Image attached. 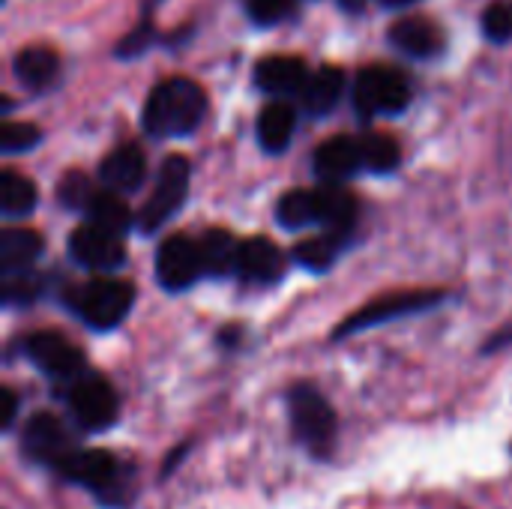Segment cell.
<instances>
[{"mask_svg":"<svg viewBox=\"0 0 512 509\" xmlns=\"http://www.w3.org/2000/svg\"><path fill=\"white\" fill-rule=\"evenodd\" d=\"M207 111V96L192 78H168L153 87L144 105V129L156 138L189 135Z\"/></svg>","mask_w":512,"mask_h":509,"instance_id":"obj_1","label":"cell"},{"mask_svg":"<svg viewBox=\"0 0 512 509\" xmlns=\"http://www.w3.org/2000/svg\"><path fill=\"white\" fill-rule=\"evenodd\" d=\"M54 474L93 492V498L105 507H126L132 492L123 465L105 450H75Z\"/></svg>","mask_w":512,"mask_h":509,"instance_id":"obj_2","label":"cell"},{"mask_svg":"<svg viewBox=\"0 0 512 509\" xmlns=\"http://www.w3.org/2000/svg\"><path fill=\"white\" fill-rule=\"evenodd\" d=\"M291 432L318 459H327L336 441V411L312 384H297L288 393Z\"/></svg>","mask_w":512,"mask_h":509,"instance_id":"obj_3","label":"cell"},{"mask_svg":"<svg viewBox=\"0 0 512 509\" xmlns=\"http://www.w3.org/2000/svg\"><path fill=\"white\" fill-rule=\"evenodd\" d=\"M135 303V288L120 279H96L72 294L78 318L93 330H114L126 321Z\"/></svg>","mask_w":512,"mask_h":509,"instance_id":"obj_4","label":"cell"},{"mask_svg":"<svg viewBox=\"0 0 512 509\" xmlns=\"http://www.w3.org/2000/svg\"><path fill=\"white\" fill-rule=\"evenodd\" d=\"M66 405L75 417V423L87 432H102L117 420V393L114 387L93 372H81L69 381Z\"/></svg>","mask_w":512,"mask_h":509,"instance_id":"obj_5","label":"cell"},{"mask_svg":"<svg viewBox=\"0 0 512 509\" xmlns=\"http://www.w3.org/2000/svg\"><path fill=\"white\" fill-rule=\"evenodd\" d=\"M357 111L366 117L375 114H399L411 102V87L393 66H366L354 87Z\"/></svg>","mask_w":512,"mask_h":509,"instance_id":"obj_6","label":"cell"},{"mask_svg":"<svg viewBox=\"0 0 512 509\" xmlns=\"http://www.w3.org/2000/svg\"><path fill=\"white\" fill-rule=\"evenodd\" d=\"M186 192H189V162L183 156H168L162 162L153 195L147 198V204L138 213V228L156 231L159 225H165L186 201Z\"/></svg>","mask_w":512,"mask_h":509,"instance_id":"obj_7","label":"cell"},{"mask_svg":"<svg viewBox=\"0 0 512 509\" xmlns=\"http://www.w3.org/2000/svg\"><path fill=\"white\" fill-rule=\"evenodd\" d=\"M21 450L30 462L36 465H45L51 471H57L78 447L72 441V435L66 432L63 420L48 414V411H39L33 414L27 423H24V432H21Z\"/></svg>","mask_w":512,"mask_h":509,"instance_id":"obj_8","label":"cell"},{"mask_svg":"<svg viewBox=\"0 0 512 509\" xmlns=\"http://www.w3.org/2000/svg\"><path fill=\"white\" fill-rule=\"evenodd\" d=\"M204 273L201 240L171 234L156 252V279L165 291H186Z\"/></svg>","mask_w":512,"mask_h":509,"instance_id":"obj_9","label":"cell"},{"mask_svg":"<svg viewBox=\"0 0 512 509\" xmlns=\"http://www.w3.org/2000/svg\"><path fill=\"white\" fill-rule=\"evenodd\" d=\"M24 354L39 372H45L54 381H72L84 372V354L72 342H66L60 333H51V330L27 336Z\"/></svg>","mask_w":512,"mask_h":509,"instance_id":"obj_10","label":"cell"},{"mask_svg":"<svg viewBox=\"0 0 512 509\" xmlns=\"http://www.w3.org/2000/svg\"><path fill=\"white\" fill-rule=\"evenodd\" d=\"M69 255L90 270H114L126 258V246L117 231L84 222L69 234Z\"/></svg>","mask_w":512,"mask_h":509,"instance_id":"obj_11","label":"cell"},{"mask_svg":"<svg viewBox=\"0 0 512 509\" xmlns=\"http://www.w3.org/2000/svg\"><path fill=\"white\" fill-rule=\"evenodd\" d=\"M441 300V294H393V297H384V300H375L369 303L366 309L354 312L333 336L336 339H345L357 330H366V327H375V324H384V321H393L399 315H411V312H423L429 306H435Z\"/></svg>","mask_w":512,"mask_h":509,"instance_id":"obj_12","label":"cell"},{"mask_svg":"<svg viewBox=\"0 0 512 509\" xmlns=\"http://www.w3.org/2000/svg\"><path fill=\"white\" fill-rule=\"evenodd\" d=\"M390 42L411 57H435L444 51V33L429 18H402L390 27Z\"/></svg>","mask_w":512,"mask_h":509,"instance_id":"obj_13","label":"cell"},{"mask_svg":"<svg viewBox=\"0 0 512 509\" xmlns=\"http://www.w3.org/2000/svg\"><path fill=\"white\" fill-rule=\"evenodd\" d=\"M360 165H363L360 141L351 138V135L327 138V141L318 147V153H315V171H318V177H324L327 183H339V180L351 177Z\"/></svg>","mask_w":512,"mask_h":509,"instance_id":"obj_14","label":"cell"},{"mask_svg":"<svg viewBox=\"0 0 512 509\" xmlns=\"http://www.w3.org/2000/svg\"><path fill=\"white\" fill-rule=\"evenodd\" d=\"M147 174V159L135 144L117 147L114 153H108L99 165V177L111 192H132L144 183Z\"/></svg>","mask_w":512,"mask_h":509,"instance_id":"obj_15","label":"cell"},{"mask_svg":"<svg viewBox=\"0 0 512 509\" xmlns=\"http://www.w3.org/2000/svg\"><path fill=\"white\" fill-rule=\"evenodd\" d=\"M309 78V69L300 57H285V54H276V57H264L258 66H255V81L258 87H264L267 93L273 96H288V93H297L303 90Z\"/></svg>","mask_w":512,"mask_h":509,"instance_id":"obj_16","label":"cell"},{"mask_svg":"<svg viewBox=\"0 0 512 509\" xmlns=\"http://www.w3.org/2000/svg\"><path fill=\"white\" fill-rule=\"evenodd\" d=\"M285 270V258L279 246L267 237H249L240 246V276L249 282H276Z\"/></svg>","mask_w":512,"mask_h":509,"instance_id":"obj_17","label":"cell"},{"mask_svg":"<svg viewBox=\"0 0 512 509\" xmlns=\"http://www.w3.org/2000/svg\"><path fill=\"white\" fill-rule=\"evenodd\" d=\"M342 90H345V75L342 69L336 66H321L318 72H312L303 84V105L309 114H330L339 99H342Z\"/></svg>","mask_w":512,"mask_h":509,"instance_id":"obj_18","label":"cell"},{"mask_svg":"<svg viewBox=\"0 0 512 509\" xmlns=\"http://www.w3.org/2000/svg\"><path fill=\"white\" fill-rule=\"evenodd\" d=\"M12 69H15V75H18V81H21L24 87H30V90H45V87L54 84V78H57V72H60V60H57V54H54L51 48L33 45V48H21V51H18Z\"/></svg>","mask_w":512,"mask_h":509,"instance_id":"obj_19","label":"cell"},{"mask_svg":"<svg viewBox=\"0 0 512 509\" xmlns=\"http://www.w3.org/2000/svg\"><path fill=\"white\" fill-rule=\"evenodd\" d=\"M357 219V201L348 189H339L336 183H327L318 189V222L327 231L348 234Z\"/></svg>","mask_w":512,"mask_h":509,"instance_id":"obj_20","label":"cell"},{"mask_svg":"<svg viewBox=\"0 0 512 509\" xmlns=\"http://www.w3.org/2000/svg\"><path fill=\"white\" fill-rule=\"evenodd\" d=\"M240 246L234 240V234L222 231V228H210L201 237V258H204V273L213 276H231L240 273Z\"/></svg>","mask_w":512,"mask_h":509,"instance_id":"obj_21","label":"cell"},{"mask_svg":"<svg viewBox=\"0 0 512 509\" xmlns=\"http://www.w3.org/2000/svg\"><path fill=\"white\" fill-rule=\"evenodd\" d=\"M42 255V237L30 228H6L0 234V267L30 270V264Z\"/></svg>","mask_w":512,"mask_h":509,"instance_id":"obj_22","label":"cell"},{"mask_svg":"<svg viewBox=\"0 0 512 509\" xmlns=\"http://www.w3.org/2000/svg\"><path fill=\"white\" fill-rule=\"evenodd\" d=\"M294 138V108L288 102H270L258 114V141L264 150L279 153Z\"/></svg>","mask_w":512,"mask_h":509,"instance_id":"obj_23","label":"cell"},{"mask_svg":"<svg viewBox=\"0 0 512 509\" xmlns=\"http://www.w3.org/2000/svg\"><path fill=\"white\" fill-rule=\"evenodd\" d=\"M276 219L285 228H306V225L318 222V189L285 192L276 204Z\"/></svg>","mask_w":512,"mask_h":509,"instance_id":"obj_24","label":"cell"},{"mask_svg":"<svg viewBox=\"0 0 512 509\" xmlns=\"http://www.w3.org/2000/svg\"><path fill=\"white\" fill-rule=\"evenodd\" d=\"M0 207H3V216L15 219V216H27L33 207H36V186L18 174V171H3L0 177Z\"/></svg>","mask_w":512,"mask_h":509,"instance_id":"obj_25","label":"cell"},{"mask_svg":"<svg viewBox=\"0 0 512 509\" xmlns=\"http://www.w3.org/2000/svg\"><path fill=\"white\" fill-rule=\"evenodd\" d=\"M84 216H87V222L102 225V228L117 231V234H123L129 228V219H132L129 216V207L120 201L117 192H99V195H93L90 204L84 207Z\"/></svg>","mask_w":512,"mask_h":509,"instance_id":"obj_26","label":"cell"},{"mask_svg":"<svg viewBox=\"0 0 512 509\" xmlns=\"http://www.w3.org/2000/svg\"><path fill=\"white\" fill-rule=\"evenodd\" d=\"M342 240H345V234L327 231V234H321V237H312V240L297 243L294 258H297L303 267H309V270H327V267L336 261V255H339V249H342Z\"/></svg>","mask_w":512,"mask_h":509,"instance_id":"obj_27","label":"cell"},{"mask_svg":"<svg viewBox=\"0 0 512 509\" xmlns=\"http://www.w3.org/2000/svg\"><path fill=\"white\" fill-rule=\"evenodd\" d=\"M360 156H363V168L384 174L399 165V144H396V138H390L384 132H366L360 138Z\"/></svg>","mask_w":512,"mask_h":509,"instance_id":"obj_28","label":"cell"},{"mask_svg":"<svg viewBox=\"0 0 512 509\" xmlns=\"http://www.w3.org/2000/svg\"><path fill=\"white\" fill-rule=\"evenodd\" d=\"M483 33L492 42L512 39V0H492L483 12Z\"/></svg>","mask_w":512,"mask_h":509,"instance_id":"obj_29","label":"cell"},{"mask_svg":"<svg viewBox=\"0 0 512 509\" xmlns=\"http://www.w3.org/2000/svg\"><path fill=\"white\" fill-rule=\"evenodd\" d=\"M93 195H96V192H93V183H90L81 171H69V174L60 180V186H57V198H60L63 207L84 210V207L90 204Z\"/></svg>","mask_w":512,"mask_h":509,"instance_id":"obj_30","label":"cell"},{"mask_svg":"<svg viewBox=\"0 0 512 509\" xmlns=\"http://www.w3.org/2000/svg\"><path fill=\"white\" fill-rule=\"evenodd\" d=\"M42 282L30 270H9L3 279V300L6 303H30L39 294Z\"/></svg>","mask_w":512,"mask_h":509,"instance_id":"obj_31","label":"cell"},{"mask_svg":"<svg viewBox=\"0 0 512 509\" xmlns=\"http://www.w3.org/2000/svg\"><path fill=\"white\" fill-rule=\"evenodd\" d=\"M291 9H294V0H246L249 18L261 27L279 24L285 15H291Z\"/></svg>","mask_w":512,"mask_h":509,"instance_id":"obj_32","label":"cell"},{"mask_svg":"<svg viewBox=\"0 0 512 509\" xmlns=\"http://www.w3.org/2000/svg\"><path fill=\"white\" fill-rule=\"evenodd\" d=\"M39 129L33 123H6L3 126V135H0V144L6 153H18V150H30L36 147L39 141Z\"/></svg>","mask_w":512,"mask_h":509,"instance_id":"obj_33","label":"cell"},{"mask_svg":"<svg viewBox=\"0 0 512 509\" xmlns=\"http://www.w3.org/2000/svg\"><path fill=\"white\" fill-rule=\"evenodd\" d=\"M0 402H3V417H0V426H3V429H12V423H15V414H18V396H15L9 387H3V390H0Z\"/></svg>","mask_w":512,"mask_h":509,"instance_id":"obj_34","label":"cell"},{"mask_svg":"<svg viewBox=\"0 0 512 509\" xmlns=\"http://www.w3.org/2000/svg\"><path fill=\"white\" fill-rule=\"evenodd\" d=\"M348 9H363V0H342Z\"/></svg>","mask_w":512,"mask_h":509,"instance_id":"obj_35","label":"cell"},{"mask_svg":"<svg viewBox=\"0 0 512 509\" xmlns=\"http://www.w3.org/2000/svg\"><path fill=\"white\" fill-rule=\"evenodd\" d=\"M387 6H408V3H414V0H384Z\"/></svg>","mask_w":512,"mask_h":509,"instance_id":"obj_36","label":"cell"}]
</instances>
